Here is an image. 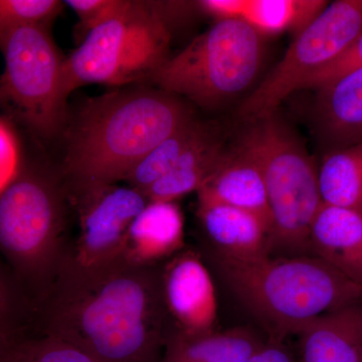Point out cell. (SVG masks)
<instances>
[{
  "label": "cell",
  "mask_w": 362,
  "mask_h": 362,
  "mask_svg": "<svg viewBox=\"0 0 362 362\" xmlns=\"http://www.w3.org/2000/svg\"><path fill=\"white\" fill-rule=\"evenodd\" d=\"M308 249L362 289L361 214L322 204L312 223Z\"/></svg>",
  "instance_id": "7c38bea8"
},
{
  "label": "cell",
  "mask_w": 362,
  "mask_h": 362,
  "mask_svg": "<svg viewBox=\"0 0 362 362\" xmlns=\"http://www.w3.org/2000/svg\"><path fill=\"white\" fill-rule=\"evenodd\" d=\"M323 204L362 214V141L330 150L318 169Z\"/></svg>",
  "instance_id": "44dd1931"
},
{
  "label": "cell",
  "mask_w": 362,
  "mask_h": 362,
  "mask_svg": "<svg viewBox=\"0 0 362 362\" xmlns=\"http://www.w3.org/2000/svg\"><path fill=\"white\" fill-rule=\"evenodd\" d=\"M199 201L214 202L249 211L270 226L265 181L258 164L237 146L228 150L216 171L197 192Z\"/></svg>",
  "instance_id": "5bb4252c"
},
{
  "label": "cell",
  "mask_w": 362,
  "mask_h": 362,
  "mask_svg": "<svg viewBox=\"0 0 362 362\" xmlns=\"http://www.w3.org/2000/svg\"><path fill=\"white\" fill-rule=\"evenodd\" d=\"M297 335L301 362H362V301L317 317Z\"/></svg>",
  "instance_id": "2e32d148"
},
{
  "label": "cell",
  "mask_w": 362,
  "mask_h": 362,
  "mask_svg": "<svg viewBox=\"0 0 362 362\" xmlns=\"http://www.w3.org/2000/svg\"><path fill=\"white\" fill-rule=\"evenodd\" d=\"M4 69L0 75V108L32 134L51 139L66 124L62 93L64 59L47 26L9 33L0 44Z\"/></svg>",
  "instance_id": "52a82bcc"
},
{
  "label": "cell",
  "mask_w": 362,
  "mask_h": 362,
  "mask_svg": "<svg viewBox=\"0 0 362 362\" xmlns=\"http://www.w3.org/2000/svg\"><path fill=\"white\" fill-rule=\"evenodd\" d=\"M185 245V220L175 202H148L128 232L123 258L138 266L168 258Z\"/></svg>",
  "instance_id": "e0dca14e"
},
{
  "label": "cell",
  "mask_w": 362,
  "mask_h": 362,
  "mask_svg": "<svg viewBox=\"0 0 362 362\" xmlns=\"http://www.w3.org/2000/svg\"><path fill=\"white\" fill-rule=\"evenodd\" d=\"M7 342H8V340H6V338L0 334V354H1L2 351H4V349H6Z\"/></svg>",
  "instance_id": "f546056e"
},
{
  "label": "cell",
  "mask_w": 362,
  "mask_h": 362,
  "mask_svg": "<svg viewBox=\"0 0 362 362\" xmlns=\"http://www.w3.org/2000/svg\"><path fill=\"white\" fill-rule=\"evenodd\" d=\"M264 341L246 328L168 337L161 362H247Z\"/></svg>",
  "instance_id": "d6986e66"
},
{
  "label": "cell",
  "mask_w": 362,
  "mask_h": 362,
  "mask_svg": "<svg viewBox=\"0 0 362 362\" xmlns=\"http://www.w3.org/2000/svg\"><path fill=\"white\" fill-rule=\"evenodd\" d=\"M199 218L216 252L239 259L269 256L270 226L256 214L214 202L199 201Z\"/></svg>",
  "instance_id": "4fadbf2b"
},
{
  "label": "cell",
  "mask_w": 362,
  "mask_h": 362,
  "mask_svg": "<svg viewBox=\"0 0 362 362\" xmlns=\"http://www.w3.org/2000/svg\"><path fill=\"white\" fill-rule=\"evenodd\" d=\"M237 147L258 164L271 216V246L308 252L309 233L322 206L318 169L303 144L276 113L252 122Z\"/></svg>",
  "instance_id": "5b68a950"
},
{
  "label": "cell",
  "mask_w": 362,
  "mask_h": 362,
  "mask_svg": "<svg viewBox=\"0 0 362 362\" xmlns=\"http://www.w3.org/2000/svg\"><path fill=\"white\" fill-rule=\"evenodd\" d=\"M63 223L59 188L37 166L18 168L0 190V252L23 280H35L51 264Z\"/></svg>",
  "instance_id": "ba28073f"
},
{
  "label": "cell",
  "mask_w": 362,
  "mask_h": 362,
  "mask_svg": "<svg viewBox=\"0 0 362 362\" xmlns=\"http://www.w3.org/2000/svg\"><path fill=\"white\" fill-rule=\"evenodd\" d=\"M362 33V0H338L295 37L284 57L247 98L240 115L249 122L278 107L315 71L332 63Z\"/></svg>",
  "instance_id": "9c48e42d"
},
{
  "label": "cell",
  "mask_w": 362,
  "mask_h": 362,
  "mask_svg": "<svg viewBox=\"0 0 362 362\" xmlns=\"http://www.w3.org/2000/svg\"><path fill=\"white\" fill-rule=\"evenodd\" d=\"M75 271L52 306L47 334L98 362H161L162 282L123 257Z\"/></svg>",
  "instance_id": "6da1fadb"
},
{
  "label": "cell",
  "mask_w": 362,
  "mask_h": 362,
  "mask_svg": "<svg viewBox=\"0 0 362 362\" xmlns=\"http://www.w3.org/2000/svg\"><path fill=\"white\" fill-rule=\"evenodd\" d=\"M162 293L176 332L197 337L216 330L218 304L213 278L197 254L185 252L173 258L162 277Z\"/></svg>",
  "instance_id": "8fae6325"
},
{
  "label": "cell",
  "mask_w": 362,
  "mask_h": 362,
  "mask_svg": "<svg viewBox=\"0 0 362 362\" xmlns=\"http://www.w3.org/2000/svg\"><path fill=\"white\" fill-rule=\"evenodd\" d=\"M64 6L59 0H0V44L9 33L21 28H47Z\"/></svg>",
  "instance_id": "cb8c5ba5"
},
{
  "label": "cell",
  "mask_w": 362,
  "mask_h": 362,
  "mask_svg": "<svg viewBox=\"0 0 362 362\" xmlns=\"http://www.w3.org/2000/svg\"><path fill=\"white\" fill-rule=\"evenodd\" d=\"M78 183L84 192L76 266L89 268L121 258L130 226L148 204V199L130 185Z\"/></svg>",
  "instance_id": "30bf717a"
},
{
  "label": "cell",
  "mask_w": 362,
  "mask_h": 362,
  "mask_svg": "<svg viewBox=\"0 0 362 362\" xmlns=\"http://www.w3.org/2000/svg\"><path fill=\"white\" fill-rule=\"evenodd\" d=\"M362 68V33L341 56L338 57L332 63L315 71L306 81L301 90H318L329 84L350 71Z\"/></svg>",
  "instance_id": "484cf974"
},
{
  "label": "cell",
  "mask_w": 362,
  "mask_h": 362,
  "mask_svg": "<svg viewBox=\"0 0 362 362\" xmlns=\"http://www.w3.org/2000/svg\"><path fill=\"white\" fill-rule=\"evenodd\" d=\"M314 119L330 150L362 141V68L317 90Z\"/></svg>",
  "instance_id": "9a60e30c"
},
{
  "label": "cell",
  "mask_w": 362,
  "mask_h": 362,
  "mask_svg": "<svg viewBox=\"0 0 362 362\" xmlns=\"http://www.w3.org/2000/svg\"><path fill=\"white\" fill-rule=\"evenodd\" d=\"M247 362H296L290 350L283 344L282 340L270 338Z\"/></svg>",
  "instance_id": "f1b7e54d"
},
{
  "label": "cell",
  "mask_w": 362,
  "mask_h": 362,
  "mask_svg": "<svg viewBox=\"0 0 362 362\" xmlns=\"http://www.w3.org/2000/svg\"><path fill=\"white\" fill-rule=\"evenodd\" d=\"M64 4L77 14L81 30L87 35L123 13L130 6L131 0H66Z\"/></svg>",
  "instance_id": "d4e9b609"
},
{
  "label": "cell",
  "mask_w": 362,
  "mask_h": 362,
  "mask_svg": "<svg viewBox=\"0 0 362 362\" xmlns=\"http://www.w3.org/2000/svg\"><path fill=\"white\" fill-rule=\"evenodd\" d=\"M262 35L240 20H220L169 57L150 78L159 90L214 107L254 82L263 56Z\"/></svg>",
  "instance_id": "8992f818"
},
{
  "label": "cell",
  "mask_w": 362,
  "mask_h": 362,
  "mask_svg": "<svg viewBox=\"0 0 362 362\" xmlns=\"http://www.w3.org/2000/svg\"><path fill=\"white\" fill-rule=\"evenodd\" d=\"M14 298L11 288L0 273V334L6 340L13 339L11 323L14 314Z\"/></svg>",
  "instance_id": "83f0119b"
},
{
  "label": "cell",
  "mask_w": 362,
  "mask_h": 362,
  "mask_svg": "<svg viewBox=\"0 0 362 362\" xmlns=\"http://www.w3.org/2000/svg\"><path fill=\"white\" fill-rule=\"evenodd\" d=\"M194 118L181 98L159 89L119 90L90 99L66 130V170L78 182L124 181Z\"/></svg>",
  "instance_id": "7a4b0ae2"
},
{
  "label": "cell",
  "mask_w": 362,
  "mask_h": 362,
  "mask_svg": "<svg viewBox=\"0 0 362 362\" xmlns=\"http://www.w3.org/2000/svg\"><path fill=\"white\" fill-rule=\"evenodd\" d=\"M207 127L209 124L195 118L185 124L147 154L124 181L144 192L175 168L180 157L204 134Z\"/></svg>",
  "instance_id": "7402d4cb"
},
{
  "label": "cell",
  "mask_w": 362,
  "mask_h": 362,
  "mask_svg": "<svg viewBox=\"0 0 362 362\" xmlns=\"http://www.w3.org/2000/svg\"><path fill=\"white\" fill-rule=\"evenodd\" d=\"M171 30L163 2L131 1L113 20L86 35L64 59L62 93L90 84L121 87L152 77L169 58Z\"/></svg>",
  "instance_id": "277c9868"
},
{
  "label": "cell",
  "mask_w": 362,
  "mask_h": 362,
  "mask_svg": "<svg viewBox=\"0 0 362 362\" xmlns=\"http://www.w3.org/2000/svg\"><path fill=\"white\" fill-rule=\"evenodd\" d=\"M327 6L323 0H235L233 18L245 21L261 35H297Z\"/></svg>",
  "instance_id": "ffe728a7"
},
{
  "label": "cell",
  "mask_w": 362,
  "mask_h": 362,
  "mask_svg": "<svg viewBox=\"0 0 362 362\" xmlns=\"http://www.w3.org/2000/svg\"><path fill=\"white\" fill-rule=\"evenodd\" d=\"M0 362H98L85 350L62 338L14 337L0 354Z\"/></svg>",
  "instance_id": "603a6c76"
},
{
  "label": "cell",
  "mask_w": 362,
  "mask_h": 362,
  "mask_svg": "<svg viewBox=\"0 0 362 362\" xmlns=\"http://www.w3.org/2000/svg\"><path fill=\"white\" fill-rule=\"evenodd\" d=\"M221 277L273 339L317 317L362 301V289L313 255L239 259L214 252Z\"/></svg>",
  "instance_id": "3957f363"
},
{
  "label": "cell",
  "mask_w": 362,
  "mask_h": 362,
  "mask_svg": "<svg viewBox=\"0 0 362 362\" xmlns=\"http://www.w3.org/2000/svg\"><path fill=\"white\" fill-rule=\"evenodd\" d=\"M16 170V141L6 126L0 123V190L13 178Z\"/></svg>",
  "instance_id": "4316f807"
},
{
  "label": "cell",
  "mask_w": 362,
  "mask_h": 362,
  "mask_svg": "<svg viewBox=\"0 0 362 362\" xmlns=\"http://www.w3.org/2000/svg\"><path fill=\"white\" fill-rule=\"evenodd\" d=\"M226 152L220 133L209 125L180 157L175 168L143 192L149 202H175L190 192H199L221 161Z\"/></svg>",
  "instance_id": "ac0fdd59"
}]
</instances>
